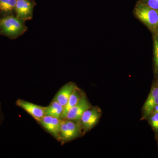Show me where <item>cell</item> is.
I'll return each mask as SVG.
<instances>
[{
  "instance_id": "6da1fadb",
  "label": "cell",
  "mask_w": 158,
  "mask_h": 158,
  "mask_svg": "<svg viewBox=\"0 0 158 158\" xmlns=\"http://www.w3.org/2000/svg\"><path fill=\"white\" fill-rule=\"evenodd\" d=\"M133 13L134 17L146 27L152 34H158V10L138 1Z\"/></svg>"
},
{
  "instance_id": "7a4b0ae2",
  "label": "cell",
  "mask_w": 158,
  "mask_h": 158,
  "mask_svg": "<svg viewBox=\"0 0 158 158\" xmlns=\"http://www.w3.org/2000/svg\"><path fill=\"white\" fill-rule=\"evenodd\" d=\"M0 27L3 34L12 37L23 34L27 29L23 20L13 16H7L3 18L1 20Z\"/></svg>"
},
{
  "instance_id": "3957f363",
  "label": "cell",
  "mask_w": 158,
  "mask_h": 158,
  "mask_svg": "<svg viewBox=\"0 0 158 158\" xmlns=\"http://www.w3.org/2000/svg\"><path fill=\"white\" fill-rule=\"evenodd\" d=\"M83 130L80 122L62 119L60 139L65 141H71L81 136Z\"/></svg>"
},
{
  "instance_id": "277c9868",
  "label": "cell",
  "mask_w": 158,
  "mask_h": 158,
  "mask_svg": "<svg viewBox=\"0 0 158 158\" xmlns=\"http://www.w3.org/2000/svg\"><path fill=\"white\" fill-rule=\"evenodd\" d=\"M102 116V111L98 106H92L85 111L80 119V123L85 132H88L98 123Z\"/></svg>"
},
{
  "instance_id": "5b68a950",
  "label": "cell",
  "mask_w": 158,
  "mask_h": 158,
  "mask_svg": "<svg viewBox=\"0 0 158 158\" xmlns=\"http://www.w3.org/2000/svg\"><path fill=\"white\" fill-rule=\"evenodd\" d=\"M158 104V77L154 78L149 94L141 109L142 116L146 118Z\"/></svg>"
},
{
  "instance_id": "8992f818",
  "label": "cell",
  "mask_w": 158,
  "mask_h": 158,
  "mask_svg": "<svg viewBox=\"0 0 158 158\" xmlns=\"http://www.w3.org/2000/svg\"><path fill=\"white\" fill-rule=\"evenodd\" d=\"M91 106L92 105L90 104L86 94L84 93L76 104L68 111L65 119L80 122L83 113Z\"/></svg>"
},
{
  "instance_id": "52a82bcc",
  "label": "cell",
  "mask_w": 158,
  "mask_h": 158,
  "mask_svg": "<svg viewBox=\"0 0 158 158\" xmlns=\"http://www.w3.org/2000/svg\"><path fill=\"white\" fill-rule=\"evenodd\" d=\"M16 105L28 113L37 121L39 122L45 116V107L38 106L20 99L16 101Z\"/></svg>"
},
{
  "instance_id": "ba28073f",
  "label": "cell",
  "mask_w": 158,
  "mask_h": 158,
  "mask_svg": "<svg viewBox=\"0 0 158 158\" xmlns=\"http://www.w3.org/2000/svg\"><path fill=\"white\" fill-rule=\"evenodd\" d=\"M62 119L45 115L39 122L49 133L55 138L60 139V128Z\"/></svg>"
},
{
  "instance_id": "9c48e42d",
  "label": "cell",
  "mask_w": 158,
  "mask_h": 158,
  "mask_svg": "<svg viewBox=\"0 0 158 158\" xmlns=\"http://www.w3.org/2000/svg\"><path fill=\"white\" fill-rule=\"evenodd\" d=\"M17 17L22 20L32 18L33 6L29 0H17L15 9Z\"/></svg>"
},
{
  "instance_id": "30bf717a",
  "label": "cell",
  "mask_w": 158,
  "mask_h": 158,
  "mask_svg": "<svg viewBox=\"0 0 158 158\" xmlns=\"http://www.w3.org/2000/svg\"><path fill=\"white\" fill-rule=\"evenodd\" d=\"M77 86L74 83L69 82L59 90L54 98V100L58 102L64 108Z\"/></svg>"
},
{
  "instance_id": "8fae6325",
  "label": "cell",
  "mask_w": 158,
  "mask_h": 158,
  "mask_svg": "<svg viewBox=\"0 0 158 158\" xmlns=\"http://www.w3.org/2000/svg\"><path fill=\"white\" fill-rule=\"evenodd\" d=\"M84 93H85L83 92L77 86L76 87L69 99L67 104L64 107V110L61 116V119H65L68 111L70 110L71 108L76 104L79 101Z\"/></svg>"
},
{
  "instance_id": "7c38bea8",
  "label": "cell",
  "mask_w": 158,
  "mask_h": 158,
  "mask_svg": "<svg viewBox=\"0 0 158 158\" xmlns=\"http://www.w3.org/2000/svg\"><path fill=\"white\" fill-rule=\"evenodd\" d=\"M64 107L53 100L49 106L45 107V115L61 118Z\"/></svg>"
},
{
  "instance_id": "4fadbf2b",
  "label": "cell",
  "mask_w": 158,
  "mask_h": 158,
  "mask_svg": "<svg viewBox=\"0 0 158 158\" xmlns=\"http://www.w3.org/2000/svg\"><path fill=\"white\" fill-rule=\"evenodd\" d=\"M153 69L154 78L158 77V34H152Z\"/></svg>"
},
{
  "instance_id": "5bb4252c",
  "label": "cell",
  "mask_w": 158,
  "mask_h": 158,
  "mask_svg": "<svg viewBox=\"0 0 158 158\" xmlns=\"http://www.w3.org/2000/svg\"><path fill=\"white\" fill-rule=\"evenodd\" d=\"M148 124L155 133V136H158V113L152 111L146 118Z\"/></svg>"
},
{
  "instance_id": "9a60e30c",
  "label": "cell",
  "mask_w": 158,
  "mask_h": 158,
  "mask_svg": "<svg viewBox=\"0 0 158 158\" xmlns=\"http://www.w3.org/2000/svg\"><path fill=\"white\" fill-rule=\"evenodd\" d=\"M17 0H0V10L10 12L15 9Z\"/></svg>"
},
{
  "instance_id": "2e32d148",
  "label": "cell",
  "mask_w": 158,
  "mask_h": 158,
  "mask_svg": "<svg viewBox=\"0 0 158 158\" xmlns=\"http://www.w3.org/2000/svg\"><path fill=\"white\" fill-rule=\"evenodd\" d=\"M152 9L158 10V0H138Z\"/></svg>"
},
{
  "instance_id": "e0dca14e",
  "label": "cell",
  "mask_w": 158,
  "mask_h": 158,
  "mask_svg": "<svg viewBox=\"0 0 158 158\" xmlns=\"http://www.w3.org/2000/svg\"><path fill=\"white\" fill-rule=\"evenodd\" d=\"M152 111H154V112H156L158 113V104L155 107Z\"/></svg>"
},
{
  "instance_id": "ac0fdd59",
  "label": "cell",
  "mask_w": 158,
  "mask_h": 158,
  "mask_svg": "<svg viewBox=\"0 0 158 158\" xmlns=\"http://www.w3.org/2000/svg\"><path fill=\"white\" fill-rule=\"evenodd\" d=\"M155 138L156 141L157 143L158 147V136H155Z\"/></svg>"
},
{
  "instance_id": "d6986e66",
  "label": "cell",
  "mask_w": 158,
  "mask_h": 158,
  "mask_svg": "<svg viewBox=\"0 0 158 158\" xmlns=\"http://www.w3.org/2000/svg\"><path fill=\"white\" fill-rule=\"evenodd\" d=\"M1 113H0V122H1Z\"/></svg>"
},
{
  "instance_id": "ffe728a7",
  "label": "cell",
  "mask_w": 158,
  "mask_h": 158,
  "mask_svg": "<svg viewBox=\"0 0 158 158\" xmlns=\"http://www.w3.org/2000/svg\"><path fill=\"white\" fill-rule=\"evenodd\" d=\"M1 19H0V23H1Z\"/></svg>"
}]
</instances>
